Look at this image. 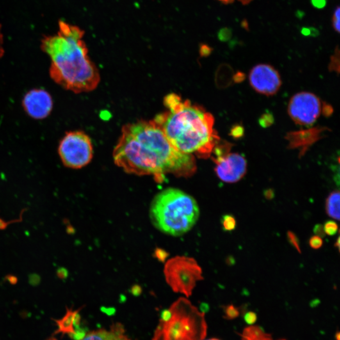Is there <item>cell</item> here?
Segmentation results:
<instances>
[{
	"label": "cell",
	"instance_id": "6da1fadb",
	"mask_svg": "<svg viewBox=\"0 0 340 340\" xmlns=\"http://www.w3.org/2000/svg\"><path fill=\"white\" fill-rule=\"evenodd\" d=\"M113 157L124 172L152 176L157 183L163 182L166 175L187 178L197 171L195 156L176 149L154 120L123 126Z\"/></svg>",
	"mask_w": 340,
	"mask_h": 340
},
{
	"label": "cell",
	"instance_id": "7a4b0ae2",
	"mask_svg": "<svg viewBox=\"0 0 340 340\" xmlns=\"http://www.w3.org/2000/svg\"><path fill=\"white\" fill-rule=\"evenodd\" d=\"M79 27L59 21L56 35L44 36L41 49L51 58V79L65 90L75 93L90 92L97 88L100 76L88 56Z\"/></svg>",
	"mask_w": 340,
	"mask_h": 340
},
{
	"label": "cell",
	"instance_id": "3957f363",
	"mask_svg": "<svg viewBox=\"0 0 340 340\" xmlns=\"http://www.w3.org/2000/svg\"><path fill=\"white\" fill-rule=\"evenodd\" d=\"M164 105L167 110L153 120L173 147L200 158L211 156L220 141L214 129L213 115L175 93L166 96Z\"/></svg>",
	"mask_w": 340,
	"mask_h": 340
},
{
	"label": "cell",
	"instance_id": "277c9868",
	"mask_svg": "<svg viewBox=\"0 0 340 340\" xmlns=\"http://www.w3.org/2000/svg\"><path fill=\"white\" fill-rule=\"evenodd\" d=\"M199 215L195 198L178 189L162 190L150 204V218L154 227L172 236H182L190 231Z\"/></svg>",
	"mask_w": 340,
	"mask_h": 340
},
{
	"label": "cell",
	"instance_id": "5b68a950",
	"mask_svg": "<svg viewBox=\"0 0 340 340\" xmlns=\"http://www.w3.org/2000/svg\"><path fill=\"white\" fill-rule=\"evenodd\" d=\"M167 321L159 320L152 340H203L207 325L204 312H200L187 299L181 298L170 308Z\"/></svg>",
	"mask_w": 340,
	"mask_h": 340
},
{
	"label": "cell",
	"instance_id": "8992f818",
	"mask_svg": "<svg viewBox=\"0 0 340 340\" xmlns=\"http://www.w3.org/2000/svg\"><path fill=\"white\" fill-rule=\"evenodd\" d=\"M166 283L175 293L189 298L198 282L204 279L201 267L193 258L177 256L168 260L164 267Z\"/></svg>",
	"mask_w": 340,
	"mask_h": 340
},
{
	"label": "cell",
	"instance_id": "52a82bcc",
	"mask_svg": "<svg viewBox=\"0 0 340 340\" xmlns=\"http://www.w3.org/2000/svg\"><path fill=\"white\" fill-rule=\"evenodd\" d=\"M58 154L66 167L81 169L87 166L92 160V141L84 132H66L59 143Z\"/></svg>",
	"mask_w": 340,
	"mask_h": 340
},
{
	"label": "cell",
	"instance_id": "ba28073f",
	"mask_svg": "<svg viewBox=\"0 0 340 340\" xmlns=\"http://www.w3.org/2000/svg\"><path fill=\"white\" fill-rule=\"evenodd\" d=\"M321 110L320 100L309 92L297 93L290 100L288 107L290 117L294 122L304 126L313 124L320 115Z\"/></svg>",
	"mask_w": 340,
	"mask_h": 340
},
{
	"label": "cell",
	"instance_id": "9c48e42d",
	"mask_svg": "<svg viewBox=\"0 0 340 340\" xmlns=\"http://www.w3.org/2000/svg\"><path fill=\"white\" fill-rule=\"evenodd\" d=\"M215 172L219 179L226 183H236L246 173L247 163L242 155L223 152L215 154Z\"/></svg>",
	"mask_w": 340,
	"mask_h": 340
},
{
	"label": "cell",
	"instance_id": "30bf717a",
	"mask_svg": "<svg viewBox=\"0 0 340 340\" xmlns=\"http://www.w3.org/2000/svg\"><path fill=\"white\" fill-rule=\"evenodd\" d=\"M249 79L256 92L266 96L275 95L281 86V79L277 71L266 64L254 66L251 70Z\"/></svg>",
	"mask_w": 340,
	"mask_h": 340
},
{
	"label": "cell",
	"instance_id": "8fae6325",
	"mask_svg": "<svg viewBox=\"0 0 340 340\" xmlns=\"http://www.w3.org/2000/svg\"><path fill=\"white\" fill-rule=\"evenodd\" d=\"M22 106L27 115L36 120H42L51 114L54 103L46 90L36 88L25 95Z\"/></svg>",
	"mask_w": 340,
	"mask_h": 340
},
{
	"label": "cell",
	"instance_id": "7c38bea8",
	"mask_svg": "<svg viewBox=\"0 0 340 340\" xmlns=\"http://www.w3.org/2000/svg\"><path fill=\"white\" fill-rule=\"evenodd\" d=\"M81 340H131L125 333L124 326L120 323H114L110 330L94 331L88 333Z\"/></svg>",
	"mask_w": 340,
	"mask_h": 340
},
{
	"label": "cell",
	"instance_id": "4fadbf2b",
	"mask_svg": "<svg viewBox=\"0 0 340 340\" xmlns=\"http://www.w3.org/2000/svg\"><path fill=\"white\" fill-rule=\"evenodd\" d=\"M81 309L74 311L72 309H68L66 307V313L65 316L61 319H54L57 325L58 326V330L56 331L57 333H62L63 334H70L75 332L74 327V321L77 312L80 311Z\"/></svg>",
	"mask_w": 340,
	"mask_h": 340
},
{
	"label": "cell",
	"instance_id": "5bb4252c",
	"mask_svg": "<svg viewBox=\"0 0 340 340\" xmlns=\"http://www.w3.org/2000/svg\"><path fill=\"white\" fill-rule=\"evenodd\" d=\"M241 340H275L259 326H250L245 328L240 334Z\"/></svg>",
	"mask_w": 340,
	"mask_h": 340
},
{
	"label": "cell",
	"instance_id": "9a60e30c",
	"mask_svg": "<svg viewBox=\"0 0 340 340\" xmlns=\"http://www.w3.org/2000/svg\"><path fill=\"white\" fill-rule=\"evenodd\" d=\"M340 191H333L328 196L326 202V212L331 218L340 220Z\"/></svg>",
	"mask_w": 340,
	"mask_h": 340
},
{
	"label": "cell",
	"instance_id": "2e32d148",
	"mask_svg": "<svg viewBox=\"0 0 340 340\" xmlns=\"http://www.w3.org/2000/svg\"><path fill=\"white\" fill-rule=\"evenodd\" d=\"M222 223L223 230L226 232L232 231L236 227V221L234 216L227 214L223 217Z\"/></svg>",
	"mask_w": 340,
	"mask_h": 340
},
{
	"label": "cell",
	"instance_id": "e0dca14e",
	"mask_svg": "<svg viewBox=\"0 0 340 340\" xmlns=\"http://www.w3.org/2000/svg\"><path fill=\"white\" fill-rule=\"evenodd\" d=\"M323 227L325 234L330 236H335L339 230V226L337 223L333 221H327Z\"/></svg>",
	"mask_w": 340,
	"mask_h": 340
},
{
	"label": "cell",
	"instance_id": "ac0fdd59",
	"mask_svg": "<svg viewBox=\"0 0 340 340\" xmlns=\"http://www.w3.org/2000/svg\"><path fill=\"white\" fill-rule=\"evenodd\" d=\"M287 239L289 243L291 244L292 246H293L294 248L296 249L299 253H301V250L300 247V240L296 236V234H294L293 232L288 231L287 232Z\"/></svg>",
	"mask_w": 340,
	"mask_h": 340
},
{
	"label": "cell",
	"instance_id": "d6986e66",
	"mask_svg": "<svg viewBox=\"0 0 340 340\" xmlns=\"http://www.w3.org/2000/svg\"><path fill=\"white\" fill-rule=\"evenodd\" d=\"M332 25L333 29L338 33H340V6H337L333 13L332 18Z\"/></svg>",
	"mask_w": 340,
	"mask_h": 340
},
{
	"label": "cell",
	"instance_id": "ffe728a7",
	"mask_svg": "<svg viewBox=\"0 0 340 340\" xmlns=\"http://www.w3.org/2000/svg\"><path fill=\"white\" fill-rule=\"evenodd\" d=\"M231 38V29L225 27V28L221 29L220 31H219L218 38L219 39L222 41V42H227V41L229 40Z\"/></svg>",
	"mask_w": 340,
	"mask_h": 340
},
{
	"label": "cell",
	"instance_id": "44dd1931",
	"mask_svg": "<svg viewBox=\"0 0 340 340\" xmlns=\"http://www.w3.org/2000/svg\"><path fill=\"white\" fill-rule=\"evenodd\" d=\"M86 331L79 326V328L75 329V332L70 333L69 336L74 340H81L86 336Z\"/></svg>",
	"mask_w": 340,
	"mask_h": 340
},
{
	"label": "cell",
	"instance_id": "7402d4cb",
	"mask_svg": "<svg viewBox=\"0 0 340 340\" xmlns=\"http://www.w3.org/2000/svg\"><path fill=\"white\" fill-rule=\"evenodd\" d=\"M323 245V239L321 237L316 236H312L309 239V245L312 249L314 250H318L321 248Z\"/></svg>",
	"mask_w": 340,
	"mask_h": 340
},
{
	"label": "cell",
	"instance_id": "603a6c76",
	"mask_svg": "<svg viewBox=\"0 0 340 340\" xmlns=\"http://www.w3.org/2000/svg\"><path fill=\"white\" fill-rule=\"evenodd\" d=\"M225 312L226 314L227 315V316L229 317V318H235V317L238 316L239 313L236 308L232 305H228L227 307H226Z\"/></svg>",
	"mask_w": 340,
	"mask_h": 340
},
{
	"label": "cell",
	"instance_id": "cb8c5ba5",
	"mask_svg": "<svg viewBox=\"0 0 340 340\" xmlns=\"http://www.w3.org/2000/svg\"><path fill=\"white\" fill-rule=\"evenodd\" d=\"M314 233L316 236L324 238L326 236L325 230H324V227L323 225L318 224L315 226L313 229Z\"/></svg>",
	"mask_w": 340,
	"mask_h": 340
},
{
	"label": "cell",
	"instance_id": "d4e9b609",
	"mask_svg": "<svg viewBox=\"0 0 340 340\" xmlns=\"http://www.w3.org/2000/svg\"><path fill=\"white\" fill-rule=\"evenodd\" d=\"M212 51V49L211 47L209 46V45L205 44H200V54H201V56H209L210 55V54L211 53Z\"/></svg>",
	"mask_w": 340,
	"mask_h": 340
},
{
	"label": "cell",
	"instance_id": "484cf974",
	"mask_svg": "<svg viewBox=\"0 0 340 340\" xmlns=\"http://www.w3.org/2000/svg\"><path fill=\"white\" fill-rule=\"evenodd\" d=\"M22 221V218H20V220H13V221H5L2 219L0 218V230H4L5 229L6 227H8L9 225H11V224L14 223H18V222H21Z\"/></svg>",
	"mask_w": 340,
	"mask_h": 340
},
{
	"label": "cell",
	"instance_id": "4316f807",
	"mask_svg": "<svg viewBox=\"0 0 340 340\" xmlns=\"http://www.w3.org/2000/svg\"><path fill=\"white\" fill-rule=\"evenodd\" d=\"M312 5L317 8H323L326 4V0H311Z\"/></svg>",
	"mask_w": 340,
	"mask_h": 340
},
{
	"label": "cell",
	"instance_id": "83f0119b",
	"mask_svg": "<svg viewBox=\"0 0 340 340\" xmlns=\"http://www.w3.org/2000/svg\"><path fill=\"white\" fill-rule=\"evenodd\" d=\"M171 317V312L170 309H165L162 311L161 314L160 320L163 321H167Z\"/></svg>",
	"mask_w": 340,
	"mask_h": 340
},
{
	"label": "cell",
	"instance_id": "f1b7e54d",
	"mask_svg": "<svg viewBox=\"0 0 340 340\" xmlns=\"http://www.w3.org/2000/svg\"><path fill=\"white\" fill-rule=\"evenodd\" d=\"M3 48V36L2 34L1 26L0 25V59H1L4 54Z\"/></svg>",
	"mask_w": 340,
	"mask_h": 340
},
{
	"label": "cell",
	"instance_id": "f546056e",
	"mask_svg": "<svg viewBox=\"0 0 340 340\" xmlns=\"http://www.w3.org/2000/svg\"><path fill=\"white\" fill-rule=\"evenodd\" d=\"M257 316L254 312H248L245 316V320L249 323H252L256 321Z\"/></svg>",
	"mask_w": 340,
	"mask_h": 340
},
{
	"label": "cell",
	"instance_id": "4dcf8cb0",
	"mask_svg": "<svg viewBox=\"0 0 340 340\" xmlns=\"http://www.w3.org/2000/svg\"><path fill=\"white\" fill-rule=\"evenodd\" d=\"M80 323H81V316H80V314H79V312H78L76 314V316H75V318L74 319V329H76V328H79V326H80Z\"/></svg>",
	"mask_w": 340,
	"mask_h": 340
},
{
	"label": "cell",
	"instance_id": "1f68e13d",
	"mask_svg": "<svg viewBox=\"0 0 340 340\" xmlns=\"http://www.w3.org/2000/svg\"><path fill=\"white\" fill-rule=\"evenodd\" d=\"M264 197L268 200H271L273 197H274V192L271 189H268V190L264 191Z\"/></svg>",
	"mask_w": 340,
	"mask_h": 340
},
{
	"label": "cell",
	"instance_id": "d6a6232c",
	"mask_svg": "<svg viewBox=\"0 0 340 340\" xmlns=\"http://www.w3.org/2000/svg\"><path fill=\"white\" fill-rule=\"evenodd\" d=\"M68 273L67 271L65 270V269L64 268H61L59 269V270L58 271V276L59 278H65L66 277H67Z\"/></svg>",
	"mask_w": 340,
	"mask_h": 340
},
{
	"label": "cell",
	"instance_id": "836d02e7",
	"mask_svg": "<svg viewBox=\"0 0 340 340\" xmlns=\"http://www.w3.org/2000/svg\"><path fill=\"white\" fill-rule=\"evenodd\" d=\"M102 311L104 313L109 315V316H111V315H113L115 314V310L113 309V308H109V309H106V308H102Z\"/></svg>",
	"mask_w": 340,
	"mask_h": 340
},
{
	"label": "cell",
	"instance_id": "e575fe53",
	"mask_svg": "<svg viewBox=\"0 0 340 340\" xmlns=\"http://www.w3.org/2000/svg\"><path fill=\"white\" fill-rule=\"evenodd\" d=\"M312 32L311 29L303 28L302 30V34L305 36L311 35Z\"/></svg>",
	"mask_w": 340,
	"mask_h": 340
},
{
	"label": "cell",
	"instance_id": "d590c367",
	"mask_svg": "<svg viewBox=\"0 0 340 340\" xmlns=\"http://www.w3.org/2000/svg\"><path fill=\"white\" fill-rule=\"evenodd\" d=\"M8 281L10 282L11 284H16L17 282V278L14 277V276H9Z\"/></svg>",
	"mask_w": 340,
	"mask_h": 340
},
{
	"label": "cell",
	"instance_id": "8d00e7d4",
	"mask_svg": "<svg viewBox=\"0 0 340 340\" xmlns=\"http://www.w3.org/2000/svg\"><path fill=\"white\" fill-rule=\"evenodd\" d=\"M218 1L221 2L223 4H229L234 3L235 0H218Z\"/></svg>",
	"mask_w": 340,
	"mask_h": 340
},
{
	"label": "cell",
	"instance_id": "74e56055",
	"mask_svg": "<svg viewBox=\"0 0 340 340\" xmlns=\"http://www.w3.org/2000/svg\"><path fill=\"white\" fill-rule=\"evenodd\" d=\"M238 1H240L243 5H247V4H250L251 2L253 1V0H238Z\"/></svg>",
	"mask_w": 340,
	"mask_h": 340
},
{
	"label": "cell",
	"instance_id": "f35d334b",
	"mask_svg": "<svg viewBox=\"0 0 340 340\" xmlns=\"http://www.w3.org/2000/svg\"><path fill=\"white\" fill-rule=\"evenodd\" d=\"M335 247H337L339 250V249H340V238H339H339H338L337 243H335Z\"/></svg>",
	"mask_w": 340,
	"mask_h": 340
},
{
	"label": "cell",
	"instance_id": "ab89813d",
	"mask_svg": "<svg viewBox=\"0 0 340 340\" xmlns=\"http://www.w3.org/2000/svg\"><path fill=\"white\" fill-rule=\"evenodd\" d=\"M207 340H220L217 339H212Z\"/></svg>",
	"mask_w": 340,
	"mask_h": 340
}]
</instances>
